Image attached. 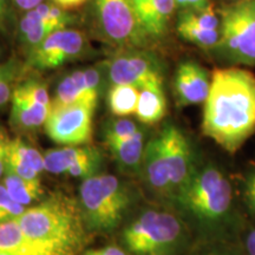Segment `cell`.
<instances>
[{
	"label": "cell",
	"instance_id": "6da1fadb",
	"mask_svg": "<svg viewBox=\"0 0 255 255\" xmlns=\"http://www.w3.org/2000/svg\"><path fill=\"white\" fill-rule=\"evenodd\" d=\"M180 213L207 241H238L248 221L239 191L219 165H199L189 182L171 199Z\"/></svg>",
	"mask_w": 255,
	"mask_h": 255
},
{
	"label": "cell",
	"instance_id": "7a4b0ae2",
	"mask_svg": "<svg viewBox=\"0 0 255 255\" xmlns=\"http://www.w3.org/2000/svg\"><path fill=\"white\" fill-rule=\"evenodd\" d=\"M203 135L235 154L255 133V76L239 66L216 69L205 102Z\"/></svg>",
	"mask_w": 255,
	"mask_h": 255
},
{
	"label": "cell",
	"instance_id": "3957f363",
	"mask_svg": "<svg viewBox=\"0 0 255 255\" xmlns=\"http://www.w3.org/2000/svg\"><path fill=\"white\" fill-rule=\"evenodd\" d=\"M199 165L188 136L176 124L167 122L145 144L141 169L149 189L170 202Z\"/></svg>",
	"mask_w": 255,
	"mask_h": 255
},
{
	"label": "cell",
	"instance_id": "277c9868",
	"mask_svg": "<svg viewBox=\"0 0 255 255\" xmlns=\"http://www.w3.org/2000/svg\"><path fill=\"white\" fill-rule=\"evenodd\" d=\"M15 221L32 241L53 255H78L88 241L81 206L60 193L26 209Z\"/></svg>",
	"mask_w": 255,
	"mask_h": 255
},
{
	"label": "cell",
	"instance_id": "5b68a950",
	"mask_svg": "<svg viewBox=\"0 0 255 255\" xmlns=\"http://www.w3.org/2000/svg\"><path fill=\"white\" fill-rule=\"evenodd\" d=\"M123 238L136 255H180L187 248L189 233L176 213L150 209L124 231Z\"/></svg>",
	"mask_w": 255,
	"mask_h": 255
},
{
	"label": "cell",
	"instance_id": "8992f818",
	"mask_svg": "<svg viewBox=\"0 0 255 255\" xmlns=\"http://www.w3.org/2000/svg\"><path fill=\"white\" fill-rule=\"evenodd\" d=\"M79 195L87 227L101 232H109L119 225L130 200L126 188L113 175L85 178Z\"/></svg>",
	"mask_w": 255,
	"mask_h": 255
},
{
	"label": "cell",
	"instance_id": "52a82bcc",
	"mask_svg": "<svg viewBox=\"0 0 255 255\" xmlns=\"http://www.w3.org/2000/svg\"><path fill=\"white\" fill-rule=\"evenodd\" d=\"M219 17V55L233 65H255V0H235Z\"/></svg>",
	"mask_w": 255,
	"mask_h": 255
},
{
	"label": "cell",
	"instance_id": "ba28073f",
	"mask_svg": "<svg viewBox=\"0 0 255 255\" xmlns=\"http://www.w3.org/2000/svg\"><path fill=\"white\" fill-rule=\"evenodd\" d=\"M95 17L102 36L129 49L143 47L150 37L137 17L131 0H95Z\"/></svg>",
	"mask_w": 255,
	"mask_h": 255
},
{
	"label": "cell",
	"instance_id": "9c48e42d",
	"mask_svg": "<svg viewBox=\"0 0 255 255\" xmlns=\"http://www.w3.org/2000/svg\"><path fill=\"white\" fill-rule=\"evenodd\" d=\"M95 109L84 104H51L44 126L53 142L66 146L88 144L92 139V116Z\"/></svg>",
	"mask_w": 255,
	"mask_h": 255
},
{
	"label": "cell",
	"instance_id": "30bf717a",
	"mask_svg": "<svg viewBox=\"0 0 255 255\" xmlns=\"http://www.w3.org/2000/svg\"><path fill=\"white\" fill-rule=\"evenodd\" d=\"M108 66L113 84H129L142 90L152 84L163 83L158 60L144 51H121L111 58Z\"/></svg>",
	"mask_w": 255,
	"mask_h": 255
},
{
	"label": "cell",
	"instance_id": "8fae6325",
	"mask_svg": "<svg viewBox=\"0 0 255 255\" xmlns=\"http://www.w3.org/2000/svg\"><path fill=\"white\" fill-rule=\"evenodd\" d=\"M87 47L85 36L77 30L64 28L52 32L39 45L30 50L28 63L38 70L59 68L78 58Z\"/></svg>",
	"mask_w": 255,
	"mask_h": 255
},
{
	"label": "cell",
	"instance_id": "7c38bea8",
	"mask_svg": "<svg viewBox=\"0 0 255 255\" xmlns=\"http://www.w3.org/2000/svg\"><path fill=\"white\" fill-rule=\"evenodd\" d=\"M44 161L49 173L88 178L94 176L101 165L102 156L94 146H64L46 151Z\"/></svg>",
	"mask_w": 255,
	"mask_h": 255
},
{
	"label": "cell",
	"instance_id": "4fadbf2b",
	"mask_svg": "<svg viewBox=\"0 0 255 255\" xmlns=\"http://www.w3.org/2000/svg\"><path fill=\"white\" fill-rule=\"evenodd\" d=\"M173 84L178 107L199 105L208 98L212 76L199 63L184 60L177 66Z\"/></svg>",
	"mask_w": 255,
	"mask_h": 255
},
{
	"label": "cell",
	"instance_id": "5bb4252c",
	"mask_svg": "<svg viewBox=\"0 0 255 255\" xmlns=\"http://www.w3.org/2000/svg\"><path fill=\"white\" fill-rule=\"evenodd\" d=\"M45 170L44 156L21 138L9 139L6 151V170L26 180H38Z\"/></svg>",
	"mask_w": 255,
	"mask_h": 255
},
{
	"label": "cell",
	"instance_id": "9a60e30c",
	"mask_svg": "<svg viewBox=\"0 0 255 255\" xmlns=\"http://www.w3.org/2000/svg\"><path fill=\"white\" fill-rule=\"evenodd\" d=\"M98 96L100 95L88 87L84 70H78L60 81L56 91V97L51 101V104H84L96 109Z\"/></svg>",
	"mask_w": 255,
	"mask_h": 255
},
{
	"label": "cell",
	"instance_id": "2e32d148",
	"mask_svg": "<svg viewBox=\"0 0 255 255\" xmlns=\"http://www.w3.org/2000/svg\"><path fill=\"white\" fill-rule=\"evenodd\" d=\"M11 124L19 130H34L45 124L50 113V107L36 103L30 98L12 92Z\"/></svg>",
	"mask_w": 255,
	"mask_h": 255
},
{
	"label": "cell",
	"instance_id": "e0dca14e",
	"mask_svg": "<svg viewBox=\"0 0 255 255\" xmlns=\"http://www.w3.org/2000/svg\"><path fill=\"white\" fill-rule=\"evenodd\" d=\"M0 252L12 255H53L25 234L19 223H0Z\"/></svg>",
	"mask_w": 255,
	"mask_h": 255
},
{
	"label": "cell",
	"instance_id": "ac0fdd59",
	"mask_svg": "<svg viewBox=\"0 0 255 255\" xmlns=\"http://www.w3.org/2000/svg\"><path fill=\"white\" fill-rule=\"evenodd\" d=\"M165 114L167 100L163 91V83H157L142 89L135 113L137 120L141 123L151 126L161 122Z\"/></svg>",
	"mask_w": 255,
	"mask_h": 255
},
{
	"label": "cell",
	"instance_id": "d6986e66",
	"mask_svg": "<svg viewBox=\"0 0 255 255\" xmlns=\"http://www.w3.org/2000/svg\"><path fill=\"white\" fill-rule=\"evenodd\" d=\"M175 8V0H151L144 13L139 17L146 34L151 38L163 36Z\"/></svg>",
	"mask_w": 255,
	"mask_h": 255
},
{
	"label": "cell",
	"instance_id": "ffe728a7",
	"mask_svg": "<svg viewBox=\"0 0 255 255\" xmlns=\"http://www.w3.org/2000/svg\"><path fill=\"white\" fill-rule=\"evenodd\" d=\"M108 148L113 152L114 157L126 168L142 167L143 154H144V135L138 130L135 135L122 141L107 143Z\"/></svg>",
	"mask_w": 255,
	"mask_h": 255
},
{
	"label": "cell",
	"instance_id": "44dd1931",
	"mask_svg": "<svg viewBox=\"0 0 255 255\" xmlns=\"http://www.w3.org/2000/svg\"><path fill=\"white\" fill-rule=\"evenodd\" d=\"M141 90L129 84H113L108 94L109 108L115 116L126 117L136 113Z\"/></svg>",
	"mask_w": 255,
	"mask_h": 255
},
{
	"label": "cell",
	"instance_id": "7402d4cb",
	"mask_svg": "<svg viewBox=\"0 0 255 255\" xmlns=\"http://www.w3.org/2000/svg\"><path fill=\"white\" fill-rule=\"evenodd\" d=\"M6 190L15 202L23 206H27L33 201H37L43 194L39 178L38 180H26L13 173L5 171L4 181H2Z\"/></svg>",
	"mask_w": 255,
	"mask_h": 255
},
{
	"label": "cell",
	"instance_id": "603a6c76",
	"mask_svg": "<svg viewBox=\"0 0 255 255\" xmlns=\"http://www.w3.org/2000/svg\"><path fill=\"white\" fill-rule=\"evenodd\" d=\"M19 31H20V37L23 38L25 44L31 47V50L39 45L41 41L53 32L34 8L27 11L26 14L21 18Z\"/></svg>",
	"mask_w": 255,
	"mask_h": 255
},
{
	"label": "cell",
	"instance_id": "cb8c5ba5",
	"mask_svg": "<svg viewBox=\"0 0 255 255\" xmlns=\"http://www.w3.org/2000/svg\"><path fill=\"white\" fill-rule=\"evenodd\" d=\"M177 32L184 40L195 45L203 47V49H215L220 39V28L219 30H203L193 25L181 23L177 21Z\"/></svg>",
	"mask_w": 255,
	"mask_h": 255
},
{
	"label": "cell",
	"instance_id": "d4e9b609",
	"mask_svg": "<svg viewBox=\"0 0 255 255\" xmlns=\"http://www.w3.org/2000/svg\"><path fill=\"white\" fill-rule=\"evenodd\" d=\"M177 21L186 23L203 30H219L220 17L215 13L213 4L203 9H182L178 14Z\"/></svg>",
	"mask_w": 255,
	"mask_h": 255
},
{
	"label": "cell",
	"instance_id": "484cf974",
	"mask_svg": "<svg viewBox=\"0 0 255 255\" xmlns=\"http://www.w3.org/2000/svg\"><path fill=\"white\" fill-rule=\"evenodd\" d=\"M34 9L40 14L44 21L49 25V27L53 32L58 30H64L73 23V17L70 15L65 9L58 7L55 4H49V2H41L34 7Z\"/></svg>",
	"mask_w": 255,
	"mask_h": 255
},
{
	"label": "cell",
	"instance_id": "4316f807",
	"mask_svg": "<svg viewBox=\"0 0 255 255\" xmlns=\"http://www.w3.org/2000/svg\"><path fill=\"white\" fill-rule=\"evenodd\" d=\"M239 196L245 212L252 219H255V168L242 176L239 186Z\"/></svg>",
	"mask_w": 255,
	"mask_h": 255
},
{
	"label": "cell",
	"instance_id": "83f0119b",
	"mask_svg": "<svg viewBox=\"0 0 255 255\" xmlns=\"http://www.w3.org/2000/svg\"><path fill=\"white\" fill-rule=\"evenodd\" d=\"M138 130L139 128L130 120L122 119L110 121L104 130L105 143L122 141V139L129 138V137L135 135Z\"/></svg>",
	"mask_w": 255,
	"mask_h": 255
},
{
	"label": "cell",
	"instance_id": "f1b7e54d",
	"mask_svg": "<svg viewBox=\"0 0 255 255\" xmlns=\"http://www.w3.org/2000/svg\"><path fill=\"white\" fill-rule=\"evenodd\" d=\"M18 94L25 96V97L30 98L34 101L36 103L51 108V100L47 91L46 85L43 82L36 81V79H31V81L25 82L24 84L19 85L18 88L14 89Z\"/></svg>",
	"mask_w": 255,
	"mask_h": 255
},
{
	"label": "cell",
	"instance_id": "f546056e",
	"mask_svg": "<svg viewBox=\"0 0 255 255\" xmlns=\"http://www.w3.org/2000/svg\"><path fill=\"white\" fill-rule=\"evenodd\" d=\"M25 210V206L15 202L4 184H0V223L17 220Z\"/></svg>",
	"mask_w": 255,
	"mask_h": 255
},
{
	"label": "cell",
	"instance_id": "4dcf8cb0",
	"mask_svg": "<svg viewBox=\"0 0 255 255\" xmlns=\"http://www.w3.org/2000/svg\"><path fill=\"white\" fill-rule=\"evenodd\" d=\"M206 251L195 255H244L238 241H209Z\"/></svg>",
	"mask_w": 255,
	"mask_h": 255
},
{
	"label": "cell",
	"instance_id": "1f68e13d",
	"mask_svg": "<svg viewBox=\"0 0 255 255\" xmlns=\"http://www.w3.org/2000/svg\"><path fill=\"white\" fill-rule=\"evenodd\" d=\"M238 242L244 255H255V222L247 223Z\"/></svg>",
	"mask_w": 255,
	"mask_h": 255
},
{
	"label": "cell",
	"instance_id": "d6a6232c",
	"mask_svg": "<svg viewBox=\"0 0 255 255\" xmlns=\"http://www.w3.org/2000/svg\"><path fill=\"white\" fill-rule=\"evenodd\" d=\"M7 72L0 69V107L7 103L11 97V90H9V82L7 78Z\"/></svg>",
	"mask_w": 255,
	"mask_h": 255
},
{
	"label": "cell",
	"instance_id": "836d02e7",
	"mask_svg": "<svg viewBox=\"0 0 255 255\" xmlns=\"http://www.w3.org/2000/svg\"><path fill=\"white\" fill-rule=\"evenodd\" d=\"M175 4L181 9H203L212 4L209 0H175Z\"/></svg>",
	"mask_w": 255,
	"mask_h": 255
},
{
	"label": "cell",
	"instance_id": "e575fe53",
	"mask_svg": "<svg viewBox=\"0 0 255 255\" xmlns=\"http://www.w3.org/2000/svg\"><path fill=\"white\" fill-rule=\"evenodd\" d=\"M52 1L58 7L65 9V11H69V9H76L81 7L88 0H52Z\"/></svg>",
	"mask_w": 255,
	"mask_h": 255
},
{
	"label": "cell",
	"instance_id": "d590c367",
	"mask_svg": "<svg viewBox=\"0 0 255 255\" xmlns=\"http://www.w3.org/2000/svg\"><path fill=\"white\" fill-rule=\"evenodd\" d=\"M84 255H127V253L119 247L110 246L107 248H102V250L89 251L87 253H84Z\"/></svg>",
	"mask_w": 255,
	"mask_h": 255
},
{
	"label": "cell",
	"instance_id": "8d00e7d4",
	"mask_svg": "<svg viewBox=\"0 0 255 255\" xmlns=\"http://www.w3.org/2000/svg\"><path fill=\"white\" fill-rule=\"evenodd\" d=\"M14 4L23 11H31L43 2V0H13Z\"/></svg>",
	"mask_w": 255,
	"mask_h": 255
},
{
	"label": "cell",
	"instance_id": "74e56055",
	"mask_svg": "<svg viewBox=\"0 0 255 255\" xmlns=\"http://www.w3.org/2000/svg\"><path fill=\"white\" fill-rule=\"evenodd\" d=\"M131 2L136 11L137 17L139 19V17L145 12V9L148 8V6L150 5L151 0H131Z\"/></svg>",
	"mask_w": 255,
	"mask_h": 255
},
{
	"label": "cell",
	"instance_id": "f35d334b",
	"mask_svg": "<svg viewBox=\"0 0 255 255\" xmlns=\"http://www.w3.org/2000/svg\"><path fill=\"white\" fill-rule=\"evenodd\" d=\"M8 141H9V139L7 138V136H6L5 132L2 131L1 129H0V154L6 150V148H7Z\"/></svg>",
	"mask_w": 255,
	"mask_h": 255
},
{
	"label": "cell",
	"instance_id": "ab89813d",
	"mask_svg": "<svg viewBox=\"0 0 255 255\" xmlns=\"http://www.w3.org/2000/svg\"><path fill=\"white\" fill-rule=\"evenodd\" d=\"M8 1L9 0H0V19H1V21L5 18L6 13H7Z\"/></svg>",
	"mask_w": 255,
	"mask_h": 255
},
{
	"label": "cell",
	"instance_id": "60d3db41",
	"mask_svg": "<svg viewBox=\"0 0 255 255\" xmlns=\"http://www.w3.org/2000/svg\"><path fill=\"white\" fill-rule=\"evenodd\" d=\"M0 255H12V254H7V253H1V252H0Z\"/></svg>",
	"mask_w": 255,
	"mask_h": 255
},
{
	"label": "cell",
	"instance_id": "b9f144b4",
	"mask_svg": "<svg viewBox=\"0 0 255 255\" xmlns=\"http://www.w3.org/2000/svg\"><path fill=\"white\" fill-rule=\"evenodd\" d=\"M0 24H1V19H0Z\"/></svg>",
	"mask_w": 255,
	"mask_h": 255
}]
</instances>
